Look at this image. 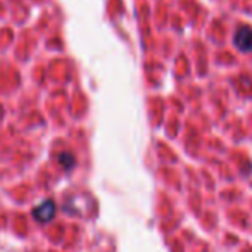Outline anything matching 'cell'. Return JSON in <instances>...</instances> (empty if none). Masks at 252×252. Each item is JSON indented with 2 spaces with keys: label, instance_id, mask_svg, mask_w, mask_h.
Returning a JSON list of instances; mask_svg holds the SVG:
<instances>
[{
  "label": "cell",
  "instance_id": "2",
  "mask_svg": "<svg viewBox=\"0 0 252 252\" xmlns=\"http://www.w3.org/2000/svg\"><path fill=\"white\" fill-rule=\"evenodd\" d=\"M33 216L38 223H49L54 216H56V204L54 200H45L40 206H36L33 209Z\"/></svg>",
  "mask_w": 252,
  "mask_h": 252
},
{
  "label": "cell",
  "instance_id": "1",
  "mask_svg": "<svg viewBox=\"0 0 252 252\" xmlns=\"http://www.w3.org/2000/svg\"><path fill=\"white\" fill-rule=\"evenodd\" d=\"M233 43L240 52H251L252 50V28L251 26H240L235 32Z\"/></svg>",
  "mask_w": 252,
  "mask_h": 252
},
{
  "label": "cell",
  "instance_id": "3",
  "mask_svg": "<svg viewBox=\"0 0 252 252\" xmlns=\"http://www.w3.org/2000/svg\"><path fill=\"white\" fill-rule=\"evenodd\" d=\"M59 164L63 166L66 171H69V169L76 164V159H74V156L69 154V152H63V154H59Z\"/></svg>",
  "mask_w": 252,
  "mask_h": 252
}]
</instances>
